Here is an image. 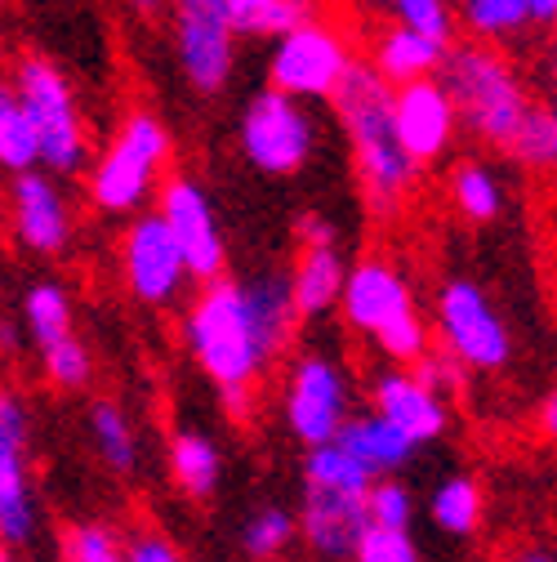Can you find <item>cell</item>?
Segmentation results:
<instances>
[{"mask_svg":"<svg viewBox=\"0 0 557 562\" xmlns=\"http://www.w3.org/2000/svg\"><path fill=\"white\" fill-rule=\"evenodd\" d=\"M299 330L286 272L205 281L183 308V348L232 411L250 406L254 384L291 353Z\"/></svg>","mask_w":557,"mask_h":562,"instance_id":"6da1fadb","label":"cell"},{"mask_svg":"<svg viewBox=\"0 0 557 562\" xmlns=\"http://www.w3.org/2000/svg\"><path fill=\"white\" fill-rule=\"evenodd\" d=\"M330 103L348 134V153H353V170H357L366 210L379 220H397L406 201L414 196V188H420L424 170L401 153L397 134H393V86L379 81L371 63H353V72L343 77V86Z\"/></svg>","mask_w":557,"mask_h":562,"instance_id":"7a4b0ae2","label":"cell"},{"mask_svg":"<svg viewBox=\"0 0 557 562\" xmlns=\"http://www.w3.org/2000/svg\"><path fill=\"white\" fill-rule=\"evenodd\" d=\"M174 157V134L152 108H134L121 116L112 130L107 148L90 166V201L99 215L112 220H134L144 215V205L157 196V188L170 175Z\"/></svg>","mask_w":557,"mask_h":562,"instance_id":"3957f363","label":"cell"},{"mask_svg":"<svg viewBox=\"0 0 557 562\" xmlns=\"http://www.w3.org/2000/svg\"><path fill=\"white\" fill-rule=\"evenodd\" d=\"M437 81L446 86L459 112V130H468L491 148H509L526 112L535 108L518 67L491 45H451Z\"/></svg>","mask_w":557,"mask_h":562,"instance_id":"277c9868","label":"cell"},{"mask_svg":"<svg viewBox=\"0 0 557 562\" xmlns=\"http://www.w3.org/2000/svg\"><path fill=\"white\" fill-rule=\"evenodd\" d=\"M14 90L36 125V138H41V170L54 175V179H67L86 170V153H90V130H86V116H81V103H77V90L72 81L62 77V67L45 54H27L19 58L14 67Z\"/></svg>","mask_w":557,"mask_h":562,"instance_id":"5b68a950","label":"cell"},{"mask_svg":"<svg viewBox=\"0 0 557 562\" xmlns=\"http://www.w3.org/2000/svg\"><path fill=\"white\" fill-rule=\"evenodd\" d=\"M433 335L468 375H500L513 362V330L473 277H446L433 291Z\"/></svg>","mask_w":557,"mask_h":562,"instance_id":"8992f818","label":"cell"},{"mask_svg":"<svg viewBox=\"0 0 557 562\" xmlns=\"http://www.w3.org/2000/svg\"><path fill=\"white\" fill-rule=\"evenodd\" d=\"M282 415L299 447H326L353 419V375L330 348H299L286 367Z\"/></svg>","mask_w":557,"mask_h":562,"instance_id":"52a82bcc","label":"cell"},{"mask_svg":"<svg viewBox=\"0 0 557 562\" xmlns=\"http://www.w3.org/2000/svg\"><path fill=\"white\" fill-rule=\"evenodd\" d=\"M353 41L330 19H312L282 41H272L268 54V90L291 94L299 103H330L343 86V77L353 72Z\"/></svg>","mask_w":557,"mask_h":562,"instance_id":"ba28073f","label":"cell"},{"mask_svg":"<svg viewBox=\"0 0 557 562\" xmlns=\"http://www.w3.org/2000/svg\"><path fill=\"white\" fill-rule=\"evenodd\" d=\"M237 148L259 175H272V179L299 175L317 157V121L299 99L263 86L241 108Z\"/></svg>","mask_w":557,"mask_h":562,"instance_id":"9c48e42d","label":"cell"},{"mask_svg":"<svg viewBox=\"0 0 557 562\" xmlns=\"http://www.w3.org/2000/svg\"><path fill=\"white\" fill-rule=\"evenodd\" d=\"M170 41L183 81L196 94H224L237 72V36L228 0H170Z\"/></svg>","mask_w":557,"mask_h":562,"instance_id":"30bf717a","label":"cell"},{"mask_svg":"<svg viewBox=\"0 0 557 562\" xmlns=\"http://www.w3.org/2000/svg\"><path fill=\"white\" fill-rule=\"evenodd\" d=\"M157 220L170 228L192 281L205 286L228 272V237L219 228V210L196 175H166V183L157 188Z\"/></svg>","mask_w":557,"mask_h":562,"instance_id":"8fae6325","label":"cell"},{"mask_svg":"<svg viewBox=\"0 0 557 562\" xmlns=\"http://www.w3.org/2000/svg\"><path fill=\"white\" fill-rule=\"evenodd\" d=\"M116 263H121L129 300H138L144 308L179 304L192 281L170 228L157 220V210H144V215H134L125 224V233L116 241Z\"/></svg>","mask_w":557,"mask_h":562,"instance_id":"7c38bea8","label":"cell"},{"mask_svg":"<svg viewBox=\"0 0 557 562\" xmlns=\"http://www.w3.org/2000/svg\"><path fill=\"white\" fill-rule=\"evenodd\" d=\"M32 415L14 389H0V544L23 549L41 531V505L32 491Z\"/></svg>","mask_w":557,"mask_h":562,"instance_id":"4fadbf2b","label":"cell"},{"mask_svg":"<svg viewBox=\"0 0 557 562\" xmlns=\"http://www.w3.org/2000/svg\"><path fill=\"white\" fill-rule=\"evenodd\" d=\"M414 308H420V295H414V281L401 263H393L388 255H366L357 263H348L339 317L353 335L375 339L388 322H397Z\"/></svg>","mask_w":557,"mask_h":562,"instance_id":"5bb4252c","label":"cell"},{"mask_svg":"<svg viewBox=\"0 0 557 562\" xmlns=\"http://www.w3.org/2000/svg\"><path fill=\"white\" fill-rule=\"evenodd\" d=\"M393 134H397L401 153L420 170L451 153L455 134H459V112L437 77L393 90Z\"/></svg>","mask_w":557,"mask_h":562,"instance_id":"9a60e30c","label":"cell"},{"mask_svg":"<svg viewBox=\"0 0 557 562\" xmlns=\"http://www.w3.org/2000/svg\"><path fill=\"white\" fill-rule=\"evenodd\" d=\"M5 205L19 246H27L32 255H62L72 246V205H67V192L58 188L54 175L45 170L14 175Z\"/></svg>","mask_w":557,"mask_h":562,"instance_id":"2e32d148","label":"cell"},{"mask_svg":"<svg viewBox=\"0 0 557 562\" xmlns=\"http://www.w3.org/2000/svg\"><path fill=\"white\" fill-rule=\"evenodd\" d=\"M371 411L379 419H388V425L414 447L442 442L451 429V402H442L433 389H424L401 367H379L371 375Z\"/></svg>","mask_w":557,"mask_h":562,"instance_id":"e0dca14e","label":"cell"},{"mask_svg":"<svg viewBox=\"0 0 557 562\" xmlns=\"http://www.w3.org/2000/svg\"><path fill=\"white\" fill-rule=\"evenodd\" d=\"M295 522H299L304 544H308L317 558H326V562L353 558L362 531L371 527V518H366V501L321 496V491H304V505H299Z\"/></svg>","mask_w":557,"mask_h":562,"instance_id":"ac0fdd59","label":"cell"},{"mask_svg":"<svg viewBox=\"0 0 557 562\" xmlns=\"http://www.w3.org/2000/svg\"><path fill=\"white\" fill-rule=\"evenodd\" d=\"M343 277H348V259H343L339 246L299 250L295 268L286 272L295 317H304V322L330 317V313L339 308V295H343Z\"/></svg>","mask_w":557,"mask_h":562,"instance_id":"d6986e66","label":"cell"},{"mask_svg":"<svg viewBox=\"0 0 557 562\" xmlns=\"http://www.w3.org/2000/svg\"><path fill=\"white\" fill-rule=\"evenodd\" d=\"M446 54H451L446 45H433V41H424V36H414V32L388 23V27H379V36H375V45H371V67L379 72L384 86L401 90V86H414V81L437 77L442 63H446Z\"/></svg>","mask_w":557,"mask_h":562,"instance_id":"ffe728a7","label":"cell"},{"mask_svg":"<svg viewBox=\"0 0 557 562\" xmlns=\"http://www.w3.org/2000/svg\"><path fill=\"white\" fill-rule=\"evenodd\" d=\"M348 456H353L371 477H397L410 460H414V442H406L388 419H379L375 411H353V419H348V425L339 429V438H334Z\"/></svg>","mask_w":557,"mask_h":562,"instance_id":"44dd1931","label":"cell"},{"mask_svg":"<svg viewBox=\"0 0 557 562\" xmlns=\"http://www.w3.org/2000/svg\"><path fill=\"white\" fill-rule=\"evenodd\" d=\"M170 477L187 501H211L224 482V451L211 434L179 429L170 438Z\"/></svg>","mask_w":557,"mask_h":562,"instance_id":"7402d4cb","label":"cell"},{"mask_svg":"<svg viewBox=\"0 0 557 562\" xmlns=\"http://www.w3.org/2000/svg\"><path fill=\"white\" fill-rule=\"evenodd\" d=\"M446 192H451V205L459 210V220L468 224H496L509 205L504 179L486 161H459L446 179Z\"/></svg>","mask_w":557,"mask_h":562,"instance_id":"603a6c76","label":"cell"},{"mask_svg":"<svg viewBox=\"0 0 557 562\" xmlns=\"http://www.w3.org/2000/svg\"><path fill=\"white\" fill-rule=\"evenodd\" d=\"M27 170H41V138L14 81L0 77V175L14 179Z\"/></svg>","mask_w":557,"mask_h":562,"instance_id":"cb8c5ba5","label":"cell"},{"mask_svg":"<svg viewBox=\"0 0 557 562\" xmlns=\"http://www.w3.org/2000/svg\"><path fill=\"white\" fill-rule=\"evenodd\" d=\"M321 19L317 0H228V23L232 36H263L282 41L286 32Z\"/></svg>","mask_w":557,"mask_h":562,"instance_id":"d4e9b609","label":"cell"},{"mask_svg":"<svg viewBox=\"0 0 557 562\" xmlns=\"http://www.w3.org/2000/svg\"><path fill=\"white\" fill-rule=\"evenodd\" d=\"M72 322H77L72 291H67L58 277H36L27 286V295H23V326L36 339V348H49L67 335H77Z\"/></svg>","mask_w":557,"mask_h":562,"instance_id":"484cf974","label":"cell"},{"mask_svg":"<svg viewBox=\"0 0 557 562\" xmlns=\"http://www.w3.org/2000/svg\"><path fill=\"white\" fill-rule=\"evenodd\" d=\"M90 438H94V451L107 464V473L125 477L138 469V429L121 402H112V397L90 402Z\"/></svg>","mask_w":557,"mask_h":562,"instance_id":"4316f807","label":"cell"},{"mask_svg":"<svg viewBox=\"0 0 557 562\" xmlns=\"http://www.w3.org/2000/svg\"><path fill=\"white\" fill-rule=\"evenodd\" d=\"M429 518L437 531L446 536H473L486 518V491L477 477L468 473H451L433 486V501H429Z\"/></svg>","mask_w":557,"mask_h":562,"instance_id":"83f0119b","label":"cell"},{"mask_svg":"<svg viewBox=\"0 0 557 562\" xmlns=\"http://www.w3.org/2000/svg\"><path fill=\"white\" fill-rule=\"evenodd\" d=\"M371 473L348 456L339 442L312 447L304 460V491H321V496H348V501H366L371 491Z\"/></svg>","mask_w":557,"mask_h":562,"instance_id":"f1b7e54d","label":"cell"},{"mask_svg":"<svg viewBox=\"0 0 557 562\" xmlns=\"http://www.w3.org/2000/svg\"><path fill=\"white\" fill-rule=\"evenodd\" d=\"M455 19L473 36V45H491V49L531 27L522 0H455Z\"/></svg>","mask_w":557,"mask_h":562,"instance_id":"f546056e","label":"cell"},{"mask_svg":"<svg viewBox=\"0 0 557 562\" xmlns=\"http://www.w3.org/2000/svg\"><path fill=\"white\" fill-rule=\"evenodd\" d=\"M299 536V522L291 509L282 505H263L259 514H250V522L241 527V553L250 562H272V558H282Z\"/></svg>","mask_w":557,"mask_h":562,"instance_id":"4dcf8cb0","label":"cell"},{"mask_svg":"<svg viewBox=\"0 0 557 562\" xmlns=\"http://www.w3.org/2000/svg\"><path fill=\"white\" fill-rule=\"evenodd\" d=\"M371 344L379 348V358H388L393 367L410 371L414 362H424V358L433 353V326H429V317H424L420 308H414V313L388 322Z\"/></svg>","mask_w":557,"mask_h":562,"instance_id":"1f68e13d","label":"cell"},{"mask_svg":"<svg viewBox=\"0 0 557 562\" xmlns=\"http://www.w3.org/2000/svg\"><path fill=\"white\" fill-rule=\"evenodd\" d=\"M393 10V23L424 36L433 45H455V32H459V19H455V0H388Z\"/></svg>","mask_w":557,"mask_h":562,"instance_id":"d6a6232c","label":"cell"},{"mask_svg":"<svg viewBox=\"0 0 557 562\" xmlns=\"http://www.w3.org/2000/svg\"><path fill=\"white\" fill-rule=\"evenodd\" d=\"M41 371H45V380H49L54 389L81 393V389H90V380H94V353H90V344H86L81 335H67V339L41 348Z\"/></svg>","mask_w":557,"mask_h":562,"instance_id":"836d02e7","label":"cell"},{"mask_svg":"<svg viewBox=\"0 0 557 562\" xmlns=\"http://www.w3.org/2000/svg\"><path fill=\"white\" fill-rule=\"evenodd\" d=\"M509 153L531 170H557V108H531Z\"/></svg>","mask_w":557,"mask_h":562,"instance_id":"e575fe53","label":"cell"},{"mask_svg":"<svg viewBox=\"0 0 557 562\" xmlns=\"http://www.w3.org/2000/svg\"><path fill=\"white\" fill-rule=\"evenodd\" d=\"M366 518H371V527H384V531H410V522H414L410 486L397 477H375L366 491Z\"/></svg>","mask_w":557,"mask_h":562,"instance_id":"d590c367","label":"cell"},{"mask_svg":"<svg viewBox=\"0 0 557 562\" xmlns=\"http://www.w3.org/2000/svg\"><path fill=\"white\" fill-rule=\"evenodd\" d=\"M67 562H125L121 558V531L107 522H77L62 540Z\"/></svg>","mask_w":557,"mask_h":562,"instance_id":"8d00e7d4","label":"cell"},{"mask_svg":"<svg viewBox=\"0 0 557 562\" xmlns=\"http://www.w3.org/2000/svg\"><path fill=\"white\" fill-rule=\"evenodd\" d=\"M353 562H424V558H420V544L410 540V531L366 527L353 549Z\"/></svg>","mask_w":557,"mask_h":562,"instance_id":"74e56055","label":"cell"},{"mask_svg":"<svg viewBox=\"0 0 557 562\" xmlns=\"http://www.w3.org/2000/svg\"><path fill=\"white\" fill-rule=\"evenodd\" d=\"M410 375L420 380L424 389H433L442 402H451V397L464 389V380H468V371H464L451 353H442V348H433V353H429L424 362H414V367H410Z\"/></svg>","mask_w":557,"mask_h":562,"instance_id":"f35d334b","label":"cell"},{"mask_svg":"<svg viewBox=\"0 0 557 562\" xmlns=\"http://www.w3.org/2000/svg\"><path fill=\"white\" fill-rule=\"evenodd\" d=\"M121 558L125 562H183L179 549L161 531H129V536H121Z\"/></svg>","mask_w":557,"mask_h":562,"instance_id":"ab89813d","label":"cell"},{"mask_svg":"<svg viewBox=\"0 0 557 562\" xmlns=\"http://www.w3.org/2000/svg\"><path fill=\"white\" fill-rule=\"evenodd\" d=\"M295 241H299V250L339 246V228H334V220L321 215V210H304V215L295 220Z\"/></svg>","mask_w":557,"mask_h":562,"instance_id":"60d3db41","label":"cell"},{"mask_svg":"<svg viewBox=\"0 0 557 562\" xmlns=\"http://www.w3.org/2000/svg\"><path fill=\"white\" fill-rule=\"evenodd\" d=\"M531 27H557V0H522Z\"/></svg>","mask_w":557,"mask_h":562,"instance_id":"b9f144b4","label":"cell"},{"mask_svg":"<svg viewBox=\"0 0 557 562\" xmlns=\"http://www.w3.org/2000/svg\"><path fill=\"white\" fill-rule=\"evenodd\" d=\"M535 419H539V434L544 438H557V389H548V397L539 402V415Z\"/></svg>","mask_w":557,"mask_h":562,"instance_id":"7bdbcfd3","label":"cell"},{"mask_svg":"<svg viewBox=\"0 0 557 562\" xmlns=\"http://www.w3.org/2000/svg\"><path fill=\"white\" fill-rule=\"evenodd\" d=\"M125 10L138 19H157L161 10H170V0H125Z\"/></svg>","mask_w":557,"mask_h":562,"instance_id":"ee69618b","label":"cell"},{"mask_svg":"<svg viewBox=\"0 0 557 562\" xmlns=\"http://www.w3.org/2000/svg\"><path fill=\"white\" fill-rule=\"evenodd\" d=\"M0 353H19V330L10 322H0Z\"/></svg>","mask_w":557,"mask_h":562,"instance_id":"f6af8a7d","label":"cell"},{"mask_svg":"<svg viewBox=\"0 0 557 562\" xmlns=\"http://www.w3.org/2000/svg\"><path fill=\"white\" fill-rule=\"evenodd\" d=\"M513 562H557V553H548V549H526V553H518Z\"/></svg>","mask_w":557,"mask_h":562,"instance_id":"bcb514c9","label":"cell"},{"mask_svg":"<svg viewBox=\"0 0 557 562\" xmlns=\"http://www.w3.org/2000/svg\"><path fill=\"white\" fill-rule=\"evenodd\" d=\"M548 77H553V108H557V45H553V58H548Z\"/></svg>","mask_w":557,"mask_h":562,"instance_id":"7dc6e473","label":"cell"},{"mask_svg":"<svg viewBox=\"0 0 557 562\" xmlns=\"http://www.w3.org/2000/svg\"><path fill=\"white\" fill-rule=\"evenodd\" d=\"M0 562H14V549H5V544H0Z\"/></svg>","mask_w":557,"mask_h":562,"instance_id":"c3c4849f","label":"cell"},{"mask_svg":"<svg viewBox=\"0 0 557 562\" xmlns=\"http://www.w3.org/2000/svg\"><path fill=\"white\" fill-rule=\"evenodd\" d=\"M357 5H388V0H357Z\"/></svg>","mask_w":557,"mask_h":562,"instance_id":"681fc988","label":"cell"}]
</instances>
